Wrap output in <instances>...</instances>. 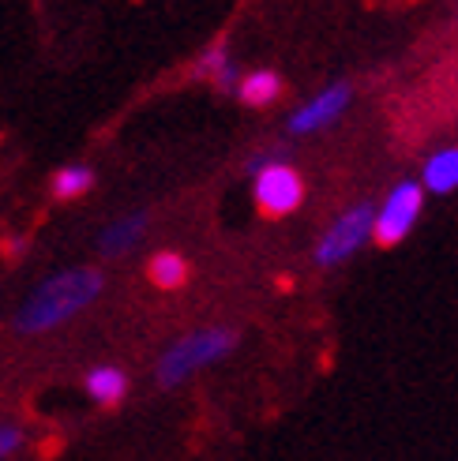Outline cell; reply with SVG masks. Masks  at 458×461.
Returning a JSON list of instances; mask_svg holds the SVG:
<instances>
[{
	"mask_svg": "<svg viewBox=\"0 0 458 461\" xmlns=\"http://www.w3.org/2000/svg\"><path fill=\"white\" fill-rule=\"evenodd\" d=\"M102 274L90 270V267H76V270H60L53 274L50 282H41L27 304L19 308L15 315V330L23 334H45L60 327V322L76 319L83 308H90L102 296Z\"/></svg>",
	"mask_w": 458,
	"mask_h": 461,
	"instance_id": "1",
	"label": "cell"
},
{
	"mask_svg": "<svg viewBox=\"0 0 458 461\" xmlns=\"http://www.w3.org/2000/svg\"><path fill=\"white\" fill-rule=\"evenodd\" d=\"M234 345H237V334L229 327L192 330V334L173 341L169 349L162 353V360H158V383H162V386H180L185 379H192L196 372H203V367H211L222 357H229V353H234Z\"/></svg>",
	"mask_w": 458,
	"mask_h": 461,
	"instance_id": "2",
	"label": "cell"
},
{
	"mask_svg": "<svg viewBox=\"0 0 458 461\" xmlns=\"http://www.w3.org/2000/svg\"><path fill=\"white\" fill-rule=\"evenodd\" d=\"M372 221H376L372 203H357V206H350V211H342V214L327 225V233L319 237L316 263H319V267H338V263H346L353 251L364 248V240L372 237Z\"/></svg>",
	"mask_w": 458,
	"mask_h": 461,
	"instance_id": "3",
	"label": "cell"
},
{
	"mask_svg": "<svg viewBox=\"0 0 458 461\" xmlns=\"http://www.w3.org/2000/svg\"><path fill=\"white\" fill-rule=\"evenodd\" d=\"M421 206H425V192H421V184H398V188H391V195L383 199V206L376 211V221H372V237L383 244V248H391L398 240L409 237V229L417 225L421 218Z\"/></svg>",
	"mask_w": 458,
	"mask_h": 461,
	"instance_id": "4",
	"label": "cell"
},
{
	"mask_svg": "<svg viewBox=\"0 0 458 461\" xmlns=\"http://www.w3.org/2000/svg\"><path fill=\"white\" fill-rule=\"evenodd\" d=\"M305 203V180L286 161H270L256 173V206L267 218H286Z\"/></svg>",
	"mask_w": 458,
	"mask_h": 461,
	"instance_id": "5",
	"label": "cell"
},
{
	"mask_svg": "<svg viewBox=\"0 0 458 461\" xmlns=\"http://www.w3.org/2000/svg\"><path fill=\"white\" fill-rule=\"evenodd\" d=\"M350 83H331L327 90H319V95L308 102V105H301L289 117V131L293 135H305V131H319V128H327L342 109L350 105Z\"/></svg>",
	"mask_w": 458,
	"mask_h": 461,
	"instance_id": "6",
	"label": "cell"
},
{
	"mask_svg": "<svg viewBox=\"0 0 458 461\" xmlns=\"http://www.w3.org/2000/svg\"><path fill=\"white\" fill-rule=\"evenodd\" d=\"M147 233V214L143 211H135L128 218H117L105 233L98 237V248H102V256H124V251H132L135 244H140V237Z\"/></svg>",
	"mask_w": 458,
	"mask_h": 461,
	"instance_id": "7",
	"label": "cell"
},
{
	"mask_svg": "<svg viewBox=\"0 0 458 461\" xmlns=\"http://www.w3.org/2000/svg\"><path fill=\"white\" fill-rule=\"evenodd\" d=\"M458 188V147L436 150L425 161V180H421V192L432 195H447Z\"/></svg>",
	"mask_w": 458,
	"mask_h": 461,
	"instance_id": "8",
	"label": "cell"
},
{
	"mask_svg": "<svg viewBox=\"0 0 458 461\" xmlns=\"http://www.w3.org/2000/svg\"><path fill=\"white\" fill-rule=\"evenodd\" d=\"M196 76H203V79H215L218 86H225V90H234L237 86V72H234V60H229V50L218 41V45H211V50H203L199 53V60H196Z\"/></svg>",
	"mask_w": 458,
	"mask_h": 461,
	"instance_id": "9",
	"label": "cell"
},
{
	"mask_svg": "<svg viewBox=\"0 0 458 461\" xmlns=\"http://www.w3.org/2000/svg\"><path fill=\"white\" fill-rule=\"evenodd\" d=\"M87 390H90V398L102 402V405H117L124 398V390H128V379L121 367H95V372L87 375Z\"/></svg>",
	"mask_w": 458,
	"mask_h": 461,
	"instance_id": "10",
	"label": "cell"
},
{
	"mask_svg": "<svg viewBox=\"0 0 458 461\" xmlns=\"http://www.w3.org/2000/svg\"><path fill=\"white\" fill-rule=\"evenodd\" d=\"M279 90H282V79H279V72H252V76H244L241 83H237V95H241V102L244 105H270L274 98H279Z\"/></svg>",
	"mask_w": 458,
	"mask_h": 461,
	"instance_id": "11",
	"label": "cell"
},
{
	"mask_svg": "<svg viewBox=\"0 0 458 461\" xmlns=\"http://www.w3.org/2000/svg\"><path fill=\"white\" fill-rule=\"evenodd\" d=\"M185 278H188V263L177 251H162V256L151 259V282L158 289H177V285H185Z\"/></svg>",
	"mask_w": 458,
	"mask_h": 461,
	"instance_id": "12",
	"label": "cell"
},
{
	"mask_svg": "<svg viewBox=\"0 0 458 461\" xmlns=\"http://www.w3.org/2000/svg\"><path fill=\"white\" fill-rule=\"evenodd\" d=\"M90 184H95V173L83 169V166H68L53 176V192H57V199H76L90 188Z\"/></svg>",
	"mask_w": 458,
	"mask_h": 461,
	"instance_id": "13",
	"label": "cell"
},
{
	"mask_svg": "<svg viewBox=\"0 0 458 461\" xmlns=\"http://www.w3.org/2000/svg\"><path fill=\"white\" fill-rule=\"evenodd\" d=\"M19 443H23L19 428L15 424H0V461H5L12 450H19Z\"/></svg>",
	"mask_w": 458,
	"mask_h": 461,
	"instance_id": "14",
	"label": "cell"
}]
</instances>
